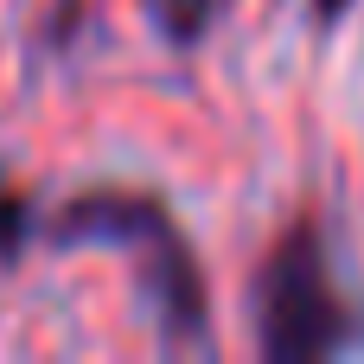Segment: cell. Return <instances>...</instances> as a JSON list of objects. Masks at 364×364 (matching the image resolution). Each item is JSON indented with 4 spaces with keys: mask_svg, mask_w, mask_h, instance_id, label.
Masks as SVG:
<instances>
[{
    "mask_svg": "<svg viewBox=\"0 0 364 364\" xmlns=\"http://www.w3.org/2000/svg\"><path fill=\"white\" fill-rule=\"evenodd\" d=\"M38 250L128 256L134 307L147 314L160 352H211V282L179 211L147 186H83L38 218Z\"/></svg>",
    "mask_w": 364,
    "mask_h": 364,
    "instance_id": "obj_1",
    "label": "cell"
},
{
    "mask_svg": "<svg viewBox=\"0 0 364 364\" xmlns=\"http://www.w3.org/2000/svg\"><path fill=\"white\" fill-rule=\"evenodd\" d=\"M243 320H250V352L262 364H326L364 352V307L339 275L333 230L314 211L294 218L262 250L243 294Z\"/></svg>",
    "mask_w": 364,
    "mask_h": 364,
    "instance_id": "obj_2",
    "label": "cell"
},
{
    "mask_svg": "<svg viewBox=\"0 0 364 364\" xmlns=\"http://www.w3.org/2000/svg\"><path fill=\"white\" fill-rule=\"evenodd\" d=\"M134 6H141L147 32L160 38V51L192 58V51H205V45H211V32L230 19V6H237V0H134Z\"/></svg>",
    "mask_w": 364,
    "mask_h": 364,
    "instance_id": "obj_3",
    "label": "cell"
},
{
    "mask_svg": "<svg viewBox=\"0 0 364 364\" xmlns=\"http://www.w3.org/2000/svg\"><path fill=\"white\" fill-rule=\"evenodd\" d=\"M38 192L32 186H0V269H19L32 250H38Z\"/></svg>",
    "mask_w": 364,
    "mask_h": 364,
    "instance_id": "obj_4",
    "label": "cell"
},
{
    "mask_svg": "<svg viewBox=\"0 0 364 364\" xmlns=\"http://www.w3.org/2000/svg\"><path fill=\"white\" fill-rule=\"evenodd\" d=\"M83 19H90V0H51V6H45V26H38V51L70 58V51H77Z\"/></svg>",
    "mask_w": 364,
    "mask_h": 364,
    "instance_id": "obj_5",
    "label": "cell"
},
{
    "mask_svg": "<svg viewBox=\"0 0 364 364\" xmlns=\"http://www.w3.org/2000/svg\"><path fill=\"white\" fill-rule=\"evenodd\" d=\"M352 6H358V0H307V19H314L320 38H333V32L352 19Z\"/></svg>",
    "mask_w": 364,
    "mask_h": 364,
    "instance_id": "obj_6",
    "label": "cell"
}]
</instances>
